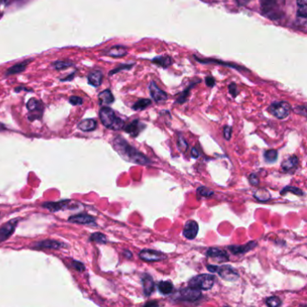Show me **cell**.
<instances>
[{"mask_svg":"<svg viewBox=\"0 0 307 307\" xmlns=\"http://www.w3.org/2000/svg\"><path fill=\"white\" fill-rule=\"evenodd\" d=\"M113 146L117 153L128 162L135 163L139 165H148L151 161L143 155L141 152L137 151L134 147L131 146L127 141L120 136H117L113 140Z\"/></svg>","mask_w":307,"mask_h":307,"instance_id":"1","label":"cell"},{"mask_svg":"<svg viewBox=\"0 0 307 307\" xmlns=\"http://www.w3.org/2000/svg\"><path fill=\"white\" fill-rule=\"evenodd\" d=\"M286 0H261L262 14L273 21L281 19L285 15Z\"/></svg>","mask_w":307,"mask_h":307,"instance_id":"2","label":"cell"},{"mask_svg":"<svg viewBox=\"0 0 307 307\" xmlns=\"http://www.w3.org/2000/svg\"><path fill=\"white\" fill-rule=\"evenodd\" d=\"M101 122L106 128H109L115 131L121 130L125 126V122L116 116V113L109 107H103L99 112Z\"/></svg>","mask_w":307,"mask_h":307,"instance_id":"3","label":"cell"},{"mask_svg":"<svg viewBox=\"0 0 307 307\" xmlns=\"http://www.w3.org/2000/svg\"><path fill=\"white\" fill-rule=\"evenodd\" d=\"M207 269L212 273H218V275L224 280L234 282L239 278V273L235 268L229 265L222 266H216V265H208Z\"/></svg>","mask_w":307,"mask_h":307,"instance_id":"4","label":"cell"},{"mask_svg":"<svg viewBox=\"0 0 307 307\" xmlns=\"http://www.w3.org/2000/svg\"><path fill=\"white\" fill-rule=\"evenodd\" d=\"M215 280L216 277L213 275L201 274L191 278L188 282V287L197 288L199 290H209L214 286Z\"/></svg>","mask_w":307,"mask_h":307,"instance_id":"5","label":"cell"},{"mask_svg":"<svg viewBox=\"0 0 307 307\" xmlns=\"http://www.w3.org/2000/svg\"><path fill=\"white\" fill-rule=\"evenodd\" d=\"M292 107L290 106V104L285 101L273 103L271 106L268 107V111L270 112V114L278 119H285L289 116Z\"/></svg>","mask_w":307,"mask_h":307,"instance_id":"6","label":"cell"},{"mask_svg":"<svg viewBox=\"0 0 307 307\" xmlns=\"http://www.w3.org/2000/svg\"><path fill=\"white\" fill-rule=\"evenodd\" d=\"M177 296V299L186 302H196L201 297V291L197 288L188 287L181 289Z\"/></svg>","mask_w":307,"mask_h":307,"instance_id":"7","label":"cell"},{"mask_svg":"<svg viewBox=\"0 0 307 307\" xmlns=\"http://www.w3.org/2000/svg\"><path fill=\"white\" fill-rule=\"evenodd\" d=\"M139 256L144 262H161L166 259V255L160 252H155L152 250H144L139 253Z\"/></svg>","mask_w":307,"mask_h":307,"instance_id":"8","label":"cell"},{"mask_svg":"<svg viewBox=\"0 0 307 307\" xmlns=\"http://www.w3.org/2000/svg\"><path fill=\"white\" fill-rule=\"evenodd\" d=\"M17 223L18 219H13L0 228V242H4L13 234Z\"/></svg>","mask_w":307,"mask_h":307,"instance_id":"9","label":"cell"},{"mask_svg":"<svg viewBox=\"0 0 307 307\" xmlns=\"http://www.w3.org/2000/svg\"><path fill=\"white\" fill-rule=\"evenodd\" d=\"M198 230H199V228H198L197 221L189 220V221H186V224H185L184 230H183V235L187 240H193L197 237Z\"/></svg>","mask_w":307,"mask_h":307,"instance_id":"10","label":"cell"},{"mask_svg":"<svg viewBox=\"0 0 307 307\" xmlns=\"http://www.w3.org/2000/svg\"><path fill=\"white\" fill-rule=\"evenodd\" d=\"M149 89L151 92V97L154 99V101H156L157 103H161V102L167 100L168 95L166 92L161 90L155 82L151 81L149 86Z\"/></svg>","mask_w":307,"mask_h":307,"instance_id":"11","label":"cell"},{"mask_svg":"<svg viewBox=\"0 0 307 307\" xmlns=\"http://www.w3.org/2000/svg\"><path fill=\"white\" fill-rule=\"evenodd\" d=\"M207 257L214 259L215 261H217L219 263H223L229 261V256L227 254L226 252L217 249V248H210L207 252Z\"/></svg>","mask_w":307,"mask_h":307,"instance_id":"12","label":"cell"},{"mask_svg":"<svg viewBox=\"0 0 307 307\" xmlns=\"http://www.w3.org/2000/svg\"><path fill=\"white\" fill-rule=\"evenodd\" d=\"M69 221L79 224H93L96 222V218L87 214H79L70 217Z\"/></svg>","mask_w":307,"mask_h":307,"instance_id":"13","label":"cell"},{"mask_svg":"<svg viewBox=\"0 0 307 307\" xmlns=\"http://www.w3.org/2000/svg\"><path fill=\"white\" fill-rule=\"evenodd\" d=\"M144 128L145 125H143L139 120H134L125 127V131L132 137H137Z\"/></svg>","mask_w":307,"mask_h":307,"instance_id":"14","label":"cell"},{"mask_svg":"<svg viewBox=\"0 0 307 307\" xmlns=\"http://www.w3.org/2000/svg\"><path fill=\"white\" fill-rule=\"evenodd\" d=\"M257 246V243L255 242H248L244 245H232V246L228 247V250L230 252H232L235 255H241L244 254L246 252L252 251L253 248Z\"/></svg>","mask_w":307,"mask_h":307,"instance_id":"15","label":"cell"},{"mask_svg":"<svg viewBox=\"0 0 307 307\" xmlns=\"http://www.w3.org/2000/svg\"><path fill=\"white\" fill-rule=\"evenodd\" d=\"M71 203V200H63V201L52 202V203H50V202H49V203H44V204H43L42 206H43L44 208L49 209L50 211L57 212L69 208V205H70Z\"/></svg>","mask_w":307,"mask_h":307,"instance_id":"16","label":"cell"},{"mask_svg":"<svg viewBox=\"0 0 307 307\" xmlns=\"http://www.w3.org/2000/svg\"><path fill=\"white\" fill-rule=\"evenodd\" d=\"M65 246V244L61 243V242H57V241H53V240H45V241H42V242L36 243L35 248H37V249L59 250V249Z\"/></svg>","mask_w":307,"mask_h":307,"instance_id":"17","label":"cell"},{"mask_svg":"<svg viewBox=\"0 0 307 307\" xmlns=\"http://www.w3.org/2000/svg\"><path fill=\"white\" fill-rule=\"evenodd\" d=\"M141 282H142V285H143L144 295L146 297L151 296V293L154 291V288H155V285H154V281H153L152 277L150 275L144 274L142 276V278H141Z\"/></svg>","mask_w":307,"mask_h":307,"instance_id":"18","label":"cell"},{"mask_svg":"<svg viewBox=\"0 0 307 307\" xmlns=\"http://www.w3.org/2000/svg\"><path fill=\"white\" fill-rule=\"evenodd\" d=\"M298 165V159L296 156H290L286 161H283L282 169L284 172H291Z\"/></svg>","mask_w":307,"mask_h":307,"instance_id":"19","label":"cell"},{"mask_svg":"<svg viewBox=\"0 0 307 307\" xmlns=\"http://www.w3.org/2000/svg\"><path fill=\"white\" fill-rule=\"evenodd\" d=\"M98 99L100 102V105L107 106V105H111L115 101V97L110 90H105L99 94Z\"/></svg>","mask_w":307,"mask_h":307,"instance_id":"20","label":"cell"},{"mask_svg":"<svg viewBox=\"0 0 307 307\" xmlns=\"http://www.w3.org/2000/svg\"><path fill=\"white\" fill-rule=\"evenodd\" d=\"M97 123L94 119H85L79 124V128L84 132L94 131L96 128Z\"/></svg>","mask_w":307,"mask_h":307,"instance_id":"21","label":"cell"},{"mask_svg":"<svg viewBox=\"0 0 307 307\" xmlns=\"http://www.w3.org/2000/svg\"><path fill=\"white\" fill-rule=\"evenodd\" d=\"M89 84L94 87H99L103 80V74L100 71H93L88 77Z\"/></svg>","mask_w":307,"mask_h":307,"instance_id":"22","label":"cell"},{"mask_svg":"<svg viewBox=\"0 0 307 307\" xmlns=\"http://www.w3.org/2000/svg\"><path fill=\"white\" fill-rule=\"evenodd\" d=\"M297 17L307 19V0H297Z\"/></svg>","mask_w":307,"mask_h":307,"instance_id":"23","label":"cell"},{"mask_svg":"<svg viewBox=\"0 0 307 307\" xmlns=\"http://www.w3.org/2000/svg\"><path fill=\"white\" fill-rule=\"evenodd\" d=\"M158 289L162 295H170L173 292L174 287L171 281H161L158 286Z\"/></svg>","mask_w":307,"mask_h":307,"instance_id":"24","label":"cell"},{"mask_svg":"<svg viewBox=\"0 0 307 307\" xmlns=\"http://www.w3.org/2000/svg\"><path fill=\"white\" fill-rule=\"evenodd\" d=\"M254 197L256 198V200L259 202H267L270 200L271 195L269 194V192L267 189H258L257 191L254 193Z\"/></svg>","mask_w":307,"mask_h":307,"instance_id":"25","label":"cell"},{"mask_svg":"<svg viewBox=\"0 0 307 307\" xmlns=\"http://www.w3.org/2000/svg\"><path fill=\"white\" fill-rule=\"evenodd\" d=\"M126 53H127V50L125 47L115 46L108 50L107 55L111 56V57H123V56L126 55Z\"/></svg>","mask_w":307,"mask_h":307,"instance_id":"26","label":"cell"},{"mask_svg":"<svg viewBox=\"0 0 307 307\" xmlns=\"http://www.w3.org/2000/svg\"><path fill=\"white\" fill-rule=\"evenodd\" d=\"M27 109L30 111V112H43V106L41 105L39 101L36 100L35 98H32L30 100L28 101L27 103Z\"/></svg>","mask_w":307,"mask_h":307,"instance_id":"27","label":"cell"},{"mask_svg":"<svg viewBox=\"0 0 307 307\" xmlns=\"http://www.w3.org/2000/svg\"><path fill=\"white\" fill-rule=\"evenodd\" d=\"M152 61L155 62L158 65L163 67V68H168L169 66L172 64V58L166 57V56H164V57H158V58H155Z\"/></svg>","mask_w":307,"mask_h":307,"instance_id":"28","label":"cell"},{"mask_svg":"<svg viewBox=\"0 0 307 307\" xmlns=\"http://www.w3.org/2000/svg\"><path fill=\"white\" fill-rule=\"evenodd\" d=\"M277 150H269L264 152V159L268 163H273L277 160Z\"/></svg>","mask_w":307,"mask_h":307,"instance_id":"29","label":"cell"},{"mask_svg":"<svg viewBox=\"0 0 307 307\" xmlns=\"http://www.w3.org/2000/svg\"><path fill=\"white\" fill-rule=\"evenodd\" d=\"M151 104V101L150 99H140L132 106V109L133 110H143L150 106Z\"/></svg>","mask_w":307,"mask_h":307,"instance_id":"30","label":"cell"},{"mask_svg":"<svg viewBox=\"0 0 307 307\" xmlns=\"http://www.w3.org/2000/svg\"><path fill=\"white\" fill-rule=\"evenodd\" d=\"M90 241L96 242V243H101V244H105L107 242L106 235L101 233V232H95L90 236Z\"/></svg>","mask_w":307,"mask_h":307,"instance_id":"31","label":"cell"},{"mask_svg":"<svg viewBox=\"0 0 307 307\" xmlns=\"http://www.w3.org/2000/svg\"><path fill=\"white\" fill-rule=\"evenodd\" d=\"M287 192H290L294 195H297V196H304V192L302 189L296 187V186H286L285 188H283L282 191H281V195H285Z\"/></svg>","mask_w":307,"mask_h":307,"instance_id":"32","label":"cell"},{"mask_svg":"<svg viewBox=\"0 0 307 307\" xmlns=\"http://www.w3.org/2000/svg\"><path fill=\"white\" fill-rule=\"evenodd\" d=\"M197 194L200 197H211L215 194V192L211 190V189H209L207 186H200V187L197 188Z\"/></svg>","mask_w":307,"mask_h":307,"instance_id":"33","label":"cell"},{"mask_svg":"<svg viewBox=\"0 0 307 307\" xmlns=\"http://www.w3.org/2000/svg\"><path fill=\"white\" fill-rule=\"evenodd\" d=\"M26 64H27V62H24V63H20V64H16V65L13 66L12 68H10V69L7 71V74L10 75V74L19 73L21 71H23L25 70Z\"/></svg>","mask_w":307,"mask_h":307,"instance_id":"34","label":"cell"},{"mask_svg":"<svg viewBox=\"0 0 307 307\" xmlns=\"http://www.w3.org/2000/svg\"><path fill=\"white\" fill-rule=\"evenodd\" d=\"M266 304L269 307H280L282 305V302H281V300L278 297H271L267 298V300H266Z\"/></svg>","mask_w":307,"mask_h":307,"instance_id":"35","label":"cell"},{"mask_svg":"<svg viewBox=\"0 0 307 307\" xmlns=\"http://www.w3.org/2000/svg\"><path fill=\"white\" fill-rule=\"evenodd\" d=\"M177 146L181 151H186L187 149V142L180 133L178 134V138H177Z\"/></svg>","mask_w":307,"mask_h":307,"instance_id":"36","label":"cell"},{"mask_svg":"<svg viewBox=\"0 0 307 307\" xmlns=\"http://www.w3.org/2000/svg\"><path fill=\"white\" fill-rule=\"evenodd\" d=\"M249 181L252 184V186H258L260 184V179H259L257 175L254 174V173H252L249 176Z\"/></svg>","mask_w":307,"mask_h":307,"instance_id":"37","label":"cell"},{"mask_svg":"<svg viewBox=\"0 0 307 307\" xmlns=\"http://www.w3.org/2000/svg\"><path fill=\"white\" fill-rule=\"evenodd\" d=\"M72 267H74L76 270H78V271L81 272L85 270V266L83 265V263L77 262V261H73V262H72Z\"/></svg>","mask_w":307,"mask_h":307,"instance_id":"38","label":"cell"},{"mask_svg":"<svg viewBox=\"0 0 307 307\" xmlns=\"http://www.w3.org/2000/svg\"><path fill=\"white\" fill-rule=\"evenodd\" d=\"M70 103H71V105H73V106H80V105H82L83 100H82V98L79 97V96H71V98H70Z\"/></svg>","mask_w":307,"mask_h":307,"instance_id":"39","label":"cell"},{"mask_svg":"<svg viewBox=\"0 0 307 307\" xmlns=\"http://www.w3.org/2000/svg\"><path fill=\"white\" fill-rule=\"evenodd\" d=\"M223 133H224V138L226 139L227 141H230L231 137H232V128L230 126H225L224 130H223Z\"/></svg>","mask_w":307,"mask_h":307,"instance_id":"40","label":"cell"},{"mask_svg":"<svg viewBox=\"0 0 307 307\" xmlns=\"http://www.w3.org/2000/svg\"><path fill=\"white\" fill-rule=\"evenodd\" d=\"M71 64H69L68 62H66V61H58V62H56L55 63V68L57 70H63V69H66V68H68V67H70Z\"/></svg>","mask_w":307,"mask_h":307,"instance_id":"41","label":"cell"},{"mask_svg":"<svg viewBox=\"0 0 307 307\" xmlns=\"http://www.w3.org/2000/svg\"><path fill=\"white\" fill-rule=\"evenodd\" d=\"M236 85H235V84H231V85L229 86V90H230V93H231L233 96H236Z\"/></svg>","mask_w":307,"mask_h":307,"instance_id":"42","label":"cell"},{"mask_svg":"<svg viewBox=\"0 0 307 307\" xmlns=\"http://www.w3.org/2000/svg\"><path fill=\"white\" fill-rule=\"evenodd\" d=\"M191 155L192 157H193V158H195V159H197V158L199 157V152L197 151L196 148H193V149H192Z\"/></svg>","mask_w":307,"mask_h":307,"instance_id":"43","label":"cell"},{"mask_svg":"<svg viewBox=\"0 0 307 307\" xmlns=\"http://www.w3.org/2000/svg\"><path fill=\"white\" fill-rule=\"evenodd\" d=\"M207 84L209 87H213L215 85V80L212 78V77H209V78H207Z\"/></svg>","mask_w":307,"mask_h":307,"instance_id":"44","label":"cell"},{"mask_svg":"<svg viewBox=\"0 0 307 307\" xmlns=\"http://www.w3.org/2000/svg\"><path fill=\"white\" fill-rule=\"evenodd\" d=\"M124 255H125L126 258H128V259H132V252H129V251H125V252H124Z\"/></svg>","mask_w":307,"mask_h":307,"instance_id":"45","label":"cell"},{"mask_svg":"<svg viewBox=\"0 0 307 307\" xmlns=\"http://www.w3.org/2000/svg\"><path fill=\"white\" fill-rule=\"evenodd\" d=\"M237 2H238V4L241 5H246L247 3L249 2V0H236Z\"/></svg>","mask_w":307,"mask_h":307,"instance_id":"46","label":"cell"},{"mask_svg":"<svg viewBox=\"0 0 307 307\" xmlns=\"http://www.w3.org/2000/svg\"><path fill=\"white\" fill-rule=\"evenodd\" d=\"M145 306H146V307H151V306L157 307V306H158V304H157V303H147Z\"/></svg>","mask_w":307,"mask_h":307,"instance_id":"47","label":"cell"},{"mask_svg":"<svg viewBox=\"0 0 307 307\" xmlns=\"http://www.w3.org/2000/svg\"><path fill=\"white\" fill-rule=\"evenodd\" d=\"M3 1H7V0H3Z\"/></svg>","mask_w":307,"mask_h":307,"instance_id":"48","label":"cell"}]
</instances>
